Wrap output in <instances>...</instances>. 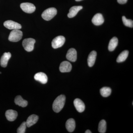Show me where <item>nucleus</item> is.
Wrapping results in <instances>:
<instances>
[{
	"label": "nucleus",
	"instance_id": "obj_21",
	"mask_svg": "<svg viewBox=\"0 0 133 133\" xmlns=\"http://www.w3.org/2000/svg\"><path fill=\"white\" fill-rule=\"evenodd\" d=\"M128 54L129 51L128 50H124L122 51L117 58L116 62L118 63H121L124 62L128 57Z\"/></svg>",
	"mask_w": 133,
	"mask_h": 133
},
{
	"label": "nucleus",
	"instance_id": "obj_13",
	"mask_svg": "<svg viewBox=\"0 0 133 133\" xmlns=\"http://www.w3.org/2000/svg\"><path fill=\"white\" fill-rule=\"evenodd\" d=\"M11 57V54L10 52H5L2 55L0 60L1 66L3 67H6L7 66L8 62Z\"/></svg>",
	"mask_w": 133,
	"mask_h": 133
},
{
	"label": "nucleus",
	"instance_id": "obj_22",
	"mask_svg": "<svg viewBox=\"0 0 133 133\" xmlns=\"http://www.w3.org/2000/svg\"><path fill=\"white\" fill-rule=\"evenodd\" d=\"M100 92L102 97H107L111 95V90L109 87H104L100 89Z\"/></svg>",
	"mask_w": 133,
	"mask_h": 133
},
{
	"label": "nucleus",
	"instance_id": "obj_18",
	"mask_svg": "<svg viewBox=\"0 0 133 133\" xmlns=\"http://www.w3.org/2000/svg\"><path fill=\"white\" fill-rule=\"evenodd\" d=\"M65 127L67 131L69 132H73L76 128V123L74 119H69L66 122Z\"/></svg>",
	"mask_w": 133,
	"mask_h": 133
},
{
	"label": "nucleus",
	"instance_id": "obj_19",
	"mask_svg": "<svg viewBox=\"0 0 133 133\" xmlns=\"http://www.w3.org/2000/svg\"><path fill=\"white\" fill-rule=\"evenodd\" d=\"M15 102L16 104L22 107H25L28 104V101L24 100L20 95L16 96L15 98Z\"/></svg>",
	"mask_w": 133,
	"mask_h": 133
},
{
	"label": "nucleus",
	"instance_id": "obj_17",
	"mask_svg": "<svg viewBox=\"0 0 133 133\" xmlns=\"http://www.w3.org/2000/svg\"><path fill=\"white\" fill-rule=\"evenodd\" d=\"M97 52L95 51H92L88 56L87 61L88 66L92 67L94 65L97 57Z\"/></svg>",
	"mask_w": 133,
	"mask_h": 133
},
{
	"label": "nucleus",
	"instance_id": "obj_6",
	"mask_svg": "<svg viewBox=\"0 0 133 133\" xmlns=\"http://www.w3.org/2000/svg\"><path fill=\"white\" fill-rule=\"evenodd\" d=\"M21 9L28 14H31L35 12L36 10V7L32 3H23L21 4Z\"/></svg>",
	"mask_w": 133,
	"mask_h": 133
},
{
	"label": "nucleus",
	"instance_id": "obj_4",
	"mask_svg": "<svg viewBox=\"0 0 133 133\" xmlns=\"http://www.w3.org/2000/svg\"><path fill=\"white\" fill-rule=\"evenodd\" d=\"M35 40L32 38H26L23 41L22 45L24 49L28 52H31L34 49Z\"/></svg>",
	"mask_w": 133,
	"mask_h": 133
},
{
	"label": "nucleus",
	"instance_id": "obj_24",
	"mask_svg": "<svg viewBox=\"0 0 133 133\" xmlns=\"http://www.w3.org/2000/svg\"><path fill=\"white\" fill-rule=\"evenodd\" d=\"M122 20L124 25L127 27L132 28L133 27V21L131 19H128L125 16L122 17Z\"/></svg>",
	"mask_w": 133,
	"mask_h": 133
},
{
	"label": "nucleus",
	"instance_id": "obj_7",
	"mask_svg": "<svg viewBox=\"0 0 133 133\" xmlns=\"http://www.w3.org/2000/svg\"><path fill=\"white\" fill-rule=\"evenodd\" d=\"M3 25L5 28L9 29H20L22 28L21 24L10 20L5 21L3 23Z\"/></svg>",
	"mask_w": 133,
	"mask_h": 133
},
{
	"label": "nucleus",
	"instance_id": "obj_1",
	"mask_svg": "<svg viewBox=\"0 0 133 133\" xmlns=\"http://www.w3.org/2000/svg\"><path fill=\"white\" fill-rule=\"evenodd\" d=\"M65 97L64 95H59L55 99L52 104L53 111L56 113L60 112L64 107Z\"/></svg>",
	"mask_w": 133,
	"mask_h": 133
},
{
	"label": "nucleus",
	"instance_id": "obj_5",
	"mask_svg": "<svg viewBox=\"0 0 133 133\" xmlns=\"http://www.w3.org/2000/svg\"><path fill=\"white\" fill-rule=\"evenodd\" d=\"M65 41V38L63 36L56 37L52 40L51 43L52 48L56 49L62 47L64 44Z\"/></svg>",
	"mask_w": 133,
	"mask_h": 133
},
{
	"label": "nucleus",
	"instance_id": "obj_14",
	"mask_svg": "<svg viewBox=\"0 0 133 133\" xmlns=\"http://www.w3.org/2000/svg\"><path fill=\"white\" fill-rule=\"evenodd\" d=\"M17 112L16 111L12 109L7 110L5 113V116L7 119L10 121H13L17 117Z\"/></svg>",
	"mask_w": 133,
	"mask_h": 133
},
{
	"label": "nucleus",
	"instance_id": "obj_8",
	"mask_svg": "<svg viewBox=\"0 0 133 133\" xmlns=\"http://www.w3.org/2000/svg\"><path fill=\"white\" fill-rule=\"evenodd\" d=\"M66 58L71 62H76L77 59V52L76 49L74 48L70 49L66 54Z\"/></svg>",
	"mask_w": 133,
	"mask_h": 133
},
{
	"label": "nucleus",
	"instance_id": "obj_16",
	"mask_svg": "<svg viewBox=\"0 0 133 133\" xmlns=\"http://www.w3.org/2000/svg\"><path fill=\"white\" fill-rule=\"evenodd\" d=\"M82 6H74L69 10V13L68 14L69 18H72L76 16L79 11L83 9Z\"/></svg>",
	"mask_w": 133,
	"mask_h": 133
},
{
	"label": "nucleus",
	"instance_id": "obj_28",
	"mask_svg": "<svg viewBox=\"0 0 133 133\" xmlns=\"http://www.w3.org/2000/svg\"><path fill=\"white\" fill-rule=\"evenodd\" d=\"M83 1V0H76V1H77V2L80 1Z\"/></svg>",
	"mask_w": 133,
	"mask_h": 133
},
{
	"label": "nucleus",
	"instance_id": "obj_12",
	"mask_svg": "<svg viewBox=\"0 0 133 133\" xmlns=\"http://www.w3.org/2000/svg\"><path fill=\"white\" fill-rule=\"evenodd\" d=\"M74 106L77 111L79 112H82L84 111L85 105L81 100L79 98H76L74 101Z\"/></svg>",
	"mask_w": 133,
	"mask_h": 133
},
{
	"label": "nucleus",
	"instance_id": "obj_9",
	"mask_svg": "<svg viewBox=\"0 0 133 133\" xmlns=\"http://www.w3.org/2000/svg\"><path fill=\"white\" fill-rule=\"evenodd\" d=\"M59 71L62 72H69L71 71L72 65L67 61H64L61 63L59 67Z\"/></svg>",
	"mask_w": 133,
	"mask_h": 133
},
{
	"label": "nucleus",
	"instance_id": "obj_10",
	"mask_svg": "<svg viewBox=\"0 0 133 133\" xmlns=\"http://www.w3.org/2000/svg\"><path fill=\"white\" fill-rule=\"evenodd\" d=\"M34 78L36 81H39L43 84H46L48 81L47 75L42 72L36 73L34 76Z\"/></svg>",
	"mask_w": 133,
	"mask_h": 133
},
{
	"label": "nucleus",
	"instance_id": "obj_20",
	"mask_svg": "<svg viewBox=\"0 0 133 133\" xmlns=\"http://www.w3.org/2000/svg\"><path fill=\"white\" fill-rule=\"evenodd\" d=\"M118 44V39L117 37H113L109 42L108 45V50L109 51H113L117 47Z\"/></svg>",
	"mask_w": 133,
	"mask_h": 133
},
{
	"label": "nucleus",
	"instance_id": "obj_2",
	"mask_svg": "<svg viewBox=\"0 0 133 133\" xmlns=\"http://www.w3.org/2000/svg\"><path fill=\"white\" fill-rule=\"evenodd\" d=\"M57 10L55 8H50L45 10L42 14L43 19L46 21H49L52 19L57 15Z\"/></svg>",
	"mask_w": 133,
	"mask_h": 133
},
{
	"label": "nucleus",
	"instance_id": "obj_15",
	"mask_svg": "<svg viewBox=\"0 0 133 133\" xmlns=\"http://www.w3.org/2000/svg\"><path fill=\"white\" fill-rule=\"evenodd\" d=\"M38 119V116L36 115L33 114L30 115L27 119L26 122L27 127H30L36 123Z\"/></svg>",
	"mask_w": 133,
	"mask_h": 133
},
{
	"label": "nucleus",
	"instance_id": "obj_23",
	"mask_svg": "<svg viewBox=\"0 0 133 133\" xmlns=\"http://www.w3.org/2000/svg\"><path fill=\"white\" fill-rule=\"evenodd\" d=\"M107 130V123L104 120H102L100 122L98 125V130L101 133H105Z\"/></svg>",
	"mask_w": 133,
	"mask_h": 133
},
{
	"label": "nucleus",
	"instance_id": "obj_25",
	"mask_svg": "<svg viewBox=\"0 0 133 133\" xmlns=\"http://www.w3.org/2000/svg\"><path fill=\"white\" fill-rule=\"evenodd\" d=\"M26 125V122H23L21 125V126L18 128L17 129V133H24L25 132Z\"/></svg>",
	"mask_w": 133,
	"mask_h": 133
},
{
	"label": "nucleus",
	"instance_id": "obj_26",
	"mask_svg": "<svg viewBox=\"0 0 133 133\" xmlns=\"http://www.w3.org/2000/svg\"><path fill=\"white\" fill-rule=\"evenodd\" d=\"M128 0H117V2L120 4H124L126 3Z\"/></svg>",
	"mask_w": 133,
	"mask_h": 133
},
{
	"label": "nucleus",
	"instance_id": "obj_27",
	"mask_svg": "<svg viewBox=\"0 0 133 133\" xmlns=\"http://www.w3.org/2000/svg\"><path fill=\"white\" fill-rule=\"evenodd\" d=\"M92 132H91L90 130H87L85 132V133H91Z\"/></svg>",
	"mask_w": 133,
	"mask_h": 133
},
{
	"label": "nucleus",
	"instance_id": "obj_3",
	"mask_svg": "<svg viewBox=\"0 0 133 133\" xmlns=\"http://www.w3.org/2000/svg\"><path fill=\"white\" fill-rule=\"evenodd\" d=\"M22 32L19 29L13 30L10 34L8 39L12 42H17L22 37Z\"/></svg>",
	"mask_w": 133,
	"mask_h": 133
},
{
	"label": "nucleus",
	"instance_id": "obj_11",
	"mask_svg": "<svg viewBox=\"0 0 133 133\" xmlns=\"http://www.w3.org/2000/svg\"><path fill=\"white\" fill-rule=\"evenodd\" d=\"M104 19L101 14H97L93 17L92 22L94 25L99 26L104 23Z\"/></svg>",
	"mask_w": 133,
	"mask_h": 133
}]
</instances>
